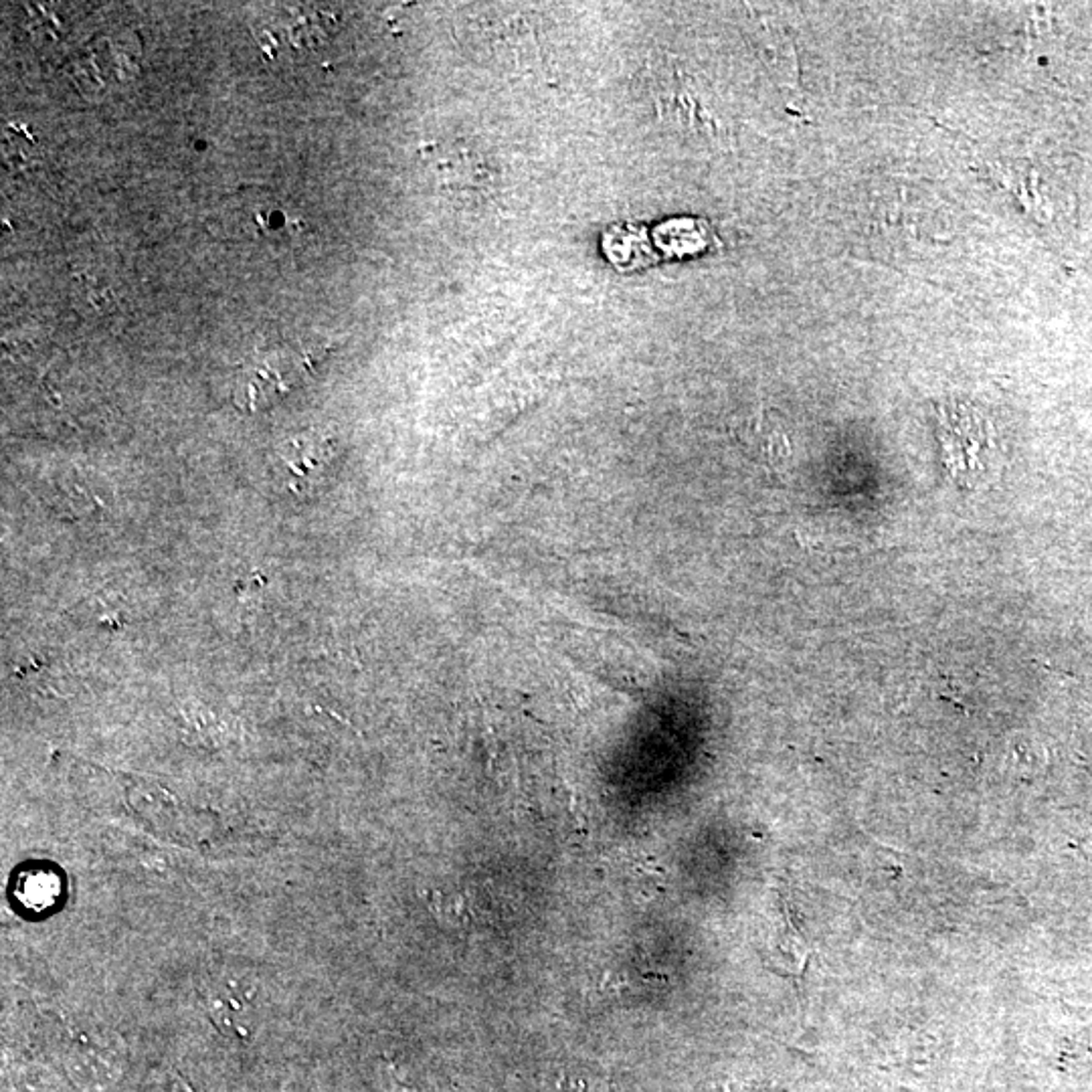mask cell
<instances>
[{"mask_svg":"<svg viewBox=\"0 0 1092 1092\" xmlns=\"http://www.w3.org/2000/svg\"><path fill=\"white\" fill-rule=\"evenodd\" d=\"M935 436L946 480L957 490L983 488L996 468L989 419L971 403L948 399L935 407Z\"/></svg>","mask_w":1092,"mask_h":1092,"instance_id":"obj_1","label":"cell"},{"mask_svg":"<svg viewBox=\"0 0 1092 1092\" xmlns=\"http://www.w3.org/2000/svg\"><path fill=\"white\" fill-rule=\"evenodd\" d=\"M209 1008L217 1025L223 1029H239L241 1021L249 1018L251 1004H255V992L241 979H223L211 985Z\"/></svg>","mask_w":1092,"mask_h":1092,"instance_id":"obj_2","label":"cell"},{"mask_svg":"<svg viewBox=\"0 0 1092 1092\" xmlns=\"http://www.w3.org/2000/svg\"><path fill=\"white\" fill-rule=\"evenodd\" d=\"M293 455L286 457L288 466L293 468V472L297 476H306L308 472L316 470L318 468V461H320V445H318V439H297L295 443L290 445Z\"/></svg>","mask_w":1092,"mask_h":1092,"instance_id":"obj_3","label":"cell"},{"mask_svg":"<svg viewBox=\"0 0 1092 1092\" xmlns=\"http://www.w3.org/2000/svg\"><path fill=\"white\" fill-rule=\"evenodd\" d=\"M698 1092H730V1087H728L727 1083H723V1081H719V1083H717V1081H711V1083H704V1085L698 1089Z\"/></svg>","mask_w":1092,"mask_h":1092,"instance_id":"obj_4","label":"cell"}]
</instances>
